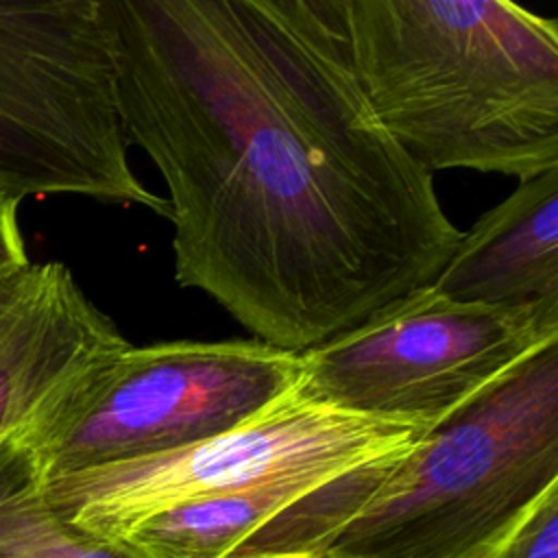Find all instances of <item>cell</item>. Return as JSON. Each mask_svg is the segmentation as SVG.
Wrapping results in <instances>:
<instances>
[{
	"label": "cell",
	"instance_id": "1",
	"mask_svg": "<svg viewBox=\"0 0 558 558\" xmlns=\"http://www.w3.org/2000/svg\"><path fill=\"white\" fill-rule=\"evenodd\" d=\"M174 279L303 353L429 286L462 231L373 113L331 0H102Z\"/></svg>",
	"mask_w": 558,
	"mask_h": 558
},
{
	"label": "cell",
	"instance_id": "2",
	"mask_svg": "<svg viewBox=\"0 0 558 558\" xmlns=\"http://www.w3.org/2000/svg\"><path fill=\"white\" fill-rule=\"evenodd\" d=\"M386 133L429 174L558 168V22L510 0H331Z\"/></svg>",
	"mask_w": 558,
	"mask_h": 558
},
{
	"label": "cell",
	"instance_id": "3",
	"mask_svg": "<svg viewBox=\"0 0 558 558\" xmlns=\"http://www.w3.org/2000/svg\"><path fill=\"white\" fill-rule=\"evenodd\" d=\"M558 486V342L423 434L327 558H493Z\"/></svg>",
	"mask_w": 558,
	"mask_h": 558
},
{
	"label": "cell",
	"instance_id": "4",
	"mask_svg": "<svg viewBox=\"0 0 558 558\" xmlns=\"http://www.w3.org/2000/svg\"><path fill=\"white\" fill-rule=\"evenodd\" d=\"M299 381L301 353L257 338L129 344L50 397L2 445L41 484L207 440Z\"/></svg>",
	"mask_w": 558,
	"mask_h": 558
},
{
	"label": "cell",
	"instance_id": "5",
	"mask_svg": "<svg viewBox=\"0 0 558 558\" xmlns=\"http://www.w3.org/2000/svg\"><path fill=\"white\" fill-rule=\"evenodd\" d=\"M0 185L170 216L129 166L102 0L0 2Z\"/></svg>",
	"mask_w": 558,
	"mask_h": 558
},
{
	"label": "cell",
	"instance_id": "6",
	"mask_svg": "<svg viewBox=\"0 0 558 558\" xmlns=\"http://www.w3.org/2000/svg\"><path fill=\"white\" fill-rule=\"evenodd\" d=\"M558 342V305H480L416 288L301 353L299 395L432 432Z\"/></svg>",
	"mask_w": 558,
	"mask_h": 558
},
{
	"label": "cell",
	"instance_id": "7",
	"mask_svg": "<svg viewBox=\"0 0 558 558\" xmlns=\"http://www.w3.org/2000/svg\"><path fill=\"white\" fill-rule=\"evenodd\" d=\"M423 434L414 425L316 403L296 388L207 440L35 484L68 523L113 541L172 506L277 480L333 475L408 451Z\"/></svg>",
	"mask_w": 558,
	"mask_h": 558
},
{
	"label": "cell",
	"instance_id": "8",
	"mask_svg": "<svg viewBox=\"0 0 558 558\" xmlns=\"http://www.w3.org/2000/svg\"><path fill=\"white\" fill-rule=\"evenodd\" d=\"M403 453L179 504L113 543L133 558H327Z\"/></svg>",
	"mask_w": 558,
	"mask_h": 558
},
{
	"label": "cell",
	"instance_id": "9",
	"mask_svg": "<svg viewBox=\"0 0 558 558\" xmlns=\"http://www.w3.org/2000/svg\"><path fill=\"white\" fill-rule=\"evenodd\" d=\"M131 342L61 262L0 281V442L50 397Z\"/></svg>",
	"mask_w": 558,
	"mask_h": 558
},
{
	"label": "cell",
	"instance_id": "10",
	"mask_svg": "<svg viewBox=\"0 0 558 558\" xmlns=\"http://www.w3.org/2000/svg\"><path fill=\"white\" fill-rule=\"evenodd\" d=\"M429 286L464 303L558 305V168L482 214Z\"/></svg>",
	"mask_w": 558,
	"mask_h": 558
},
{
	"label": "cell",
	"instance_id": "11",
	"mask_svg": "<svg viewBox=\"0 0 558 558\" xmlns=\"http://www.w3.org/2000/svg\"><path fill=\"white\" fill-rule=\"evenodd\" d=\"M0 558H133L59 517L26 462L0 442Z\"/></svg>",
	"mask_w": 558,
	"mask_h": 558
},
{
	"label": "cell",
	"instance_id": "12",
	"mask_svg": "<svg viewBox=\"0 0 558 558\" xmlns=\"http://www.w3.org/2000/svg\"><path fill=\"white\" fill-rule=\"evenodd\" d=\"M493 558H558V486L534 504Z\"/></svg>",
	"mask_w": 558,
	"mask_h": 558
},
{
	"label": "cell",
	"instance_id": "13",
	"mask_svg": "<svg viewBox=\"0 0 558 558\" xmlns=\"http://www.w3.org/2000/svg\"><path fill=\"white\" fill-rule=\"evenodd\" d=\"M17 201L0 185V281L15 277L31 266L24 235L17 222Z\"/></svg>",
	"mask_w": 558,
	"mask_h": 558
}]
</instances>
